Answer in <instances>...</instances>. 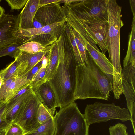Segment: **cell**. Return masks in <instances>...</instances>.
Returning <instances> with one entry per match:
<instances>
[{"instance_id": "1", "label": "cell", "mask_w": 135, "mask_h": 135, "mask_svg": "<svg viewBox=\"0 0 135 135\" xmlns=\"http://www.w3.org/2000/svg\"><path fill=\"white\" fill-rule=\"evenodd\" d=\"M86 57L87 62L76 68L75 101L88 98L108 100L112 91V75L104 72L86 50Z\"/></svg>"}, {"instance_id": "2", "label": "cell", "mask_w": 135, "mask_h": 135, "mask_svg": "<svg viewBox=\"0 0 135 135\" xmlns=\"http://www.w3.org/2000/svg\"><path fill=\"white\" fill-rule=\"evenodd\" d=\"M78 65L74 55L66 47L64 42L56 71L49 80L60 108L75 101V74Z\"/></svg>"}, {"instance_id": "3", "label": "cell", "mask_w": 135, "mask_h": 135, "mask_svg": "<svg viewBox=\"0 0 135 135\" xmlns=\"http://www.w3.org/2000/svg\"><path fill=\"white\" fill-rule=\"evenodd\" d=\"M108 32L107 43L109 58L113 68V84H122V68L120 56V31L124 25L121 19L122 7L116 0H107Z\"/></svg>"}, {"instance_id": "4", "label": "cell", "mask_w": 135, "mask_h": 135, "mask_svg": "<svg viewBox=\"0 0 135 135\" xmlns=\"http://www.w3.org/2000/svg\"><path fill=\"white\" fill-rule=\"evenodd\" d=\"M53 119V135H89V126L75 102L60 108Z\"/></svg>"}, {"instance_id": "5", "label": "cell", "mask_w": 135, "mask_h": 135, "mask_svg": "<svg viewBox=\"0 0 135 135\" xmlns=\"http://www.w3.org/2000/svg\"><path fill=\"white\" fill-rule=\"evenodd\" d=\"M87 123L89 126L112 119H119L123 122L131 121L128 109L122 108L113 103H104L95 102L87 105L84 114Z\"/></svg>"}, {"instance_id": "6", "label": "cell", "mask_w": 135, "mask_h": 135, "mask_svg": "<svg viewBox=\"0 0 135 135\" xmlns=\"http://www.w3.org/2000/svg\"><path fill=\"white\" fill-rule=\"evenodd\" d=\"M41 104L33 90L15 116L13 122L20 125L26 133L34 130L41 125L37 118L38 110Z\"/></svg>"}, {"instance_id": "7", "label": "cell", "mask_w": 135, "mask_h": 135, "mask_svg": "<svg viewBox=\"0 0 135 135\" xmlns=\"http://www.w3.org/2000/svg\"><path fill=\"white\" fill-rule=\"evenodd\" d=\"M107 0H77L69 6L80 19L108 21Z\"/></svg>"}, {"instance_id": "8", "label": "cell", "mask_w": 135, "mask_h": 135, "mask_svg": "<svg viewBox=\"0 0 135 135\" xmlns=\"http://www.w3.org/2000/svg\"><path fill=\"white\" fill-rule=\"evenodd\" d=\"M18 15L3 14L0 18V50L16 41Z\"/></svg>"}, {"instance_id": "9", "label": "cell", "mask_w": 135, "mask_h": 135, "mask_svg": "<svg viewBox=\"0 0 135 135\" xmlns=\"http://www.w3.org/2000/svg\"><path fill=\"white\" fill-rule=\"evenodd\" d=\"M80 20L88 33L99 46L102 53L105 55L108 50L107 43L108 21L97 19Z\"/></svg>"}, {"instance_id": "10", "label": "cell", "mask_w": 135, "mask_h": 135, "mask_svg": "<svg viewBox=\"0 0 135 135\" xmlns=\"http://www.w3.org/2000/svg\"><path fill=\"white\" fill-rule=\"evenodd\" d=\"M42 26L57 22L65 23L67 21L65 12L59 3L46 5L39 7L35 17Z\"/></svg>"}, {"instance_id": "11", "label": "cell", "mask_w": 135, "mask_h": 135, "mask_svg": "<svg viewBox=\"0 0 135 135\" xmlns=\"http://www.w3.org/2000/svg\"><path fill=\"white\" fill-rule=\"evenodd\" d=\"M48 46L44 51L32 54L19 50L16 57L19 62L17 72V78L21 77L31 70L40 61L42 60L52 47Z\"/></svg>"}, {"instance_id": "12", "label": "cell", "mask_w": 135, "mask_h": 135, "mask_svg": "<svg viewBox=\"0 0 135 135\" xmlns=\"http://www.w3.org/2000/svg\"><path fill=\"white\" fill-rule=\"evenodd\" d=\"M41 103L54 116L56 108L58 107L56 98L49 80L33 90Z\"/></svg>"}, {"instance_id": "13", "label": "cell", "mask_w": 135, "mask_h": 135, "mask_svg": "<svg viewBox=\"0 0 135 135\" xmlns=\"http://www.w3.org/2000/svg\"><path fill=\"white\" fill-rule=\"evenodd\" d=\"M66 15L68 23L86 43H88L96 50L100 51L96 42L88 33L82 22L75 12L69 6H62Z\"/></svg>"}, {"instance_id": "14", "label": "cell", "mask_w": 135, "mask_h": 135, "mask_svg": "<svg viewBox=\"0 0 135 135\" xmlns=\"http://www.w3.org/2000/svg\"><path fill=\"white\" fill-rule=\"evenodd\" d=\"M64 31L57 40L52 44L47 54L48 61L45 78L46 81L53 76L58 65L60 54L64 44Z\"/></svg>"}, {"instance_id": "15", "label": "cell", "mask_w": 135, "mask_h": 135, "mask_svg": "<svg viewBox=\"0 0 135 135\" xmlns=\"http://www.w3.org/2000/svg\"><path fill=\"white\" fill-rule=\"evenodd\" d=\"M40 0H28L18 15L19 28L27 29L33 28V20L36 13L40 7Z\"/></svg>"}, {"instance_id": "16", "label": "cell", "mask_w": 135, "mask_h": 135, "mask_svg": "<svg viewBox=\"0 0 135 135\" xmlns=\"http://www.w3.org/2000/svg\"><path fill=\"white\" fill-rule=\"evenodd\" d=\"M65 23L57 22L40 27L27 29L19 28L17 32V36L26 37L28 42L30 38L38 35L47 33H61L64 29Z\"/></svg>"}, {"instance_id": "17", "label": "cell", "mask_w": 135, "mask_h": 135, "mask_svg": "<svg viewBox=\"0 0 135 135\" xmlns=\"http://www.w3.org/2000/svg\"><path fill=\"white\" fill-rule=\"evenodd\" d=\"M86 50L88 51L97 65L104 73L113 75V68L112 64L106 55L100 51L96 50L88 43L86 45Z\"/></svg>"}, {"instance_id": "18", "label": "cell", "mask_w": 135, "mask_h": 135, "mask_svg": "<svg viewBox=\"0 0 135 135\" xmlns=\"http://www.w3.org/2000/svg\"><path fill=\"white\" fill-rule=\"evenodd\" d=\"M33 91L32 89H31L19 97L7 102L6 116L8 122H12L13 121L15 115L20 109L25 100Z\"/></svg>"}, {"instance_id": "19", "label": "cell", "mask_w": 135, "mask_h": 135, "mask_svg": "<svg viewBox=\"0 0 135 135\" xmlns=\"http://www.w3.org/2000/svg\"><path fill=\"white\" fill-rule=\"evenodd\" d=\"M131 27L127 51L123 60V67L128 65H135V17H133Z\"/></svg>"}, {"instance_id": "20", "label": "cell", "mask_w": 135, "mask_h": 135, "mask_svg": "<svg viewBox=\"0 0 135 135\" xmlns=\"http://www.w3.org/2000/svg\"><path fill=\"white\" fill-rule=\"evenodd\" d=\"M30 83V81L25 77L15 78L7 89L3 98L2 100V102H8L14 94Z\"/></svg>"}, {"instance_id": "21", "label": "cell", "mask_w": 135, "mask_h": 135, "mask_svg": "<svg viewBox=\"0 0 135 135\" xmlns=\"http://www.w3.org/2000/svg\"><path fill=\"white\" fill-rule=\"evenodd\" d=\"M123 93L125 97L127 106L130 114L135 111V91L131 85L124 79H122Z\"/></svg>"}, {"instance_id": "22", "label": "cell", "mask_w": 135, "mask_h": 135, "mask_svg": "<svg viewBox=\"0 0 135 135\" xmlns=\"http://www.w3.org/2000/svg\"><path fill=\"white\" fill-rule=\"evenodd\" d=\"M48 59L45 57L42 61V66L35 73L30 83L33 90L46 81L45 76L48 64Z\"/></svg>"}, {"instance_id": "23", "label": "cell", "mask_w": 135, "mask_h": 135, "mask_svg": "<svg viewBox=\"0 0 135 135\" xmlns=\"http://www.w3.org/2000/svg\"><path fill=\"white\" fill-rule=\"evenodd\" d=\"M17 40L10 45L0 50V57L6 56H9L15 59L17 52L20 50L19 47L27 42L24 37H18Z\"/></svg>"}, {"instance_id": "24", "label": "cell", "mask_w": 135, "mask_h": 135, "mask_svg": "<svg viewBox=\"0 0 135 135\" xmlns=\"http://www.w3.org/2000/svg\"><path fill=\"white\" fill-rule=\"evenodd\" d=\"M53 118L41 125L34 130L25 135H53L55 132Z\"/></svg>"}, {"instance_id": "25", "label": "cell", "mask_w": 135, "mask_h": 135, "mask_svg": "<svg viewBox=\"0 0 135 135\" xmlns=\"http://www.w3.org/2000/svg\"><path fill=\"white\" fill-rule=\"evenodd\" d=\"M62 33H47L38 35L30 38L28 40V42L32 41L37 42L41 44L43 46L47 47L56 42Z\"/></svg>"}, {"instance_id": "26", "label": "cell", "mask_w": 135, "mask_h": 135, "mask_svg": "<svg viewBox=\"0 0 135 135\" xmlns=\"http://www.w3.org/2000/svg\"><path fill=\"white\" fill-rule=\"evenodd\" d=\"M19 62L17 59L11 62L6 68L0 71V76L3 80L13 78H17V72Z\"/></svg>"}, {"instance_id": "27", "label": "cell", "mask_w": 135, "mask_h": 135, "mask_svg": "<svg viewBox=\"0 0 135 135\" xmlns=\"http://www.w3.org/2000/svg\"><path fill=\"white\" fill-rule=\"evenodd\" d=\"M48 46L45 47L38 42L32 41L24 43L19 47V48L27 53L33 54L44 51Z\"/></svg>"}, {"instance_id": "28", "label": "cell", "mask_w": 135, "mask_h": 135, "mask_svg": "<svg viewBox=\"0 0 135 135\" xmlns=\"http://www.w3.org/2000/svg\"><path fill=\"white\" fill-rule=\"evenodd\" d=\"M135 65L129 64L123 67L122 70V78L129 83L135 89Z\"/></svg>"}, {"instance_id": "29", "label": "cell", "mask_w": 135, "mask_h": 135, "mask_svg": "<svg viewBox=\"0 0 135 135\" xmlns=\"http://www.w3.org/2000/svg\"><path fill=\"white\" fill-rule=\"evenodd\" d=\"M7 102L3 103L2 100H0V130L7 131L11 123L7 119L6 110Z\"/></svg>"}, {"instance_id": "30", "label": "cell", "mask_w": 135, "mask_h": 135, "mask_svg": "<svg viewBox=\"0 0 135 135\" xmlns=\"http://www.w3.org/2000/svg\"><path fill=\"white\" fill-rule=\"evenodd\" d=\"M53 116L44 106L41 103L38 108L37 113L38 121L41 125L53 118Z\"/></svg>"}, {"instance_id": "31", "label": "cell", "mask_w": 135, "mask_h": 135, "mask_svg": "<svg viewBox=\"0 0 135 135\" xmlns=\"http://www.w3.org/2000/svg\"><path fill=\"white\" fill-rule=\"evenodd\" d=\"M74 35L79 40L78 43L77 44L83 63L87 62L86 57V46L87 43L85 42L83 38L73 28Z\"/></svg>"}, {"instance_id": "32", "label": "cell", "mask_w": 135, "mask_h": 135, "mask_svg": "<svg viewBox=\"0 0 135 135\" xmlns=\"http://www.w3.org/2000/svg\"><path fill=\"white\" fill-rule=\"evenodd\" d=\"M127 127L120 123L110 126L109 128L110 135H129L127 132Z\"/></svg>"}, {"instance_id": "33", "label": "cell", "mask_w": 135, "mask_h": 135, "mask_svg": "<svg viewBox=\"0 0 135 135\" xmlns=\"http://www.w3.org/2000/svg\"><path fill=\"white\" fill-rule=\"evenodd\" d=\"M26 134L20 125L13 122L7 130L4 135H25Z\"/></svg>"}, {"instance_id": "34", "label": "cell", "mask_w": 135, "mask_h": 135, "mask_svg": "<svg viewBox=\"0 0 135 135\" xmlns=\"http://www.w3.org/2000/svg\"><path fill=\"white\" fill-rule=\"evenodd\" d=\"M28 0H6L12 10H19L25 5Z\"/></svg>"}, {"instance_id": "35", "label": "cell", "mask_w": 135, "mask_h": 135, "mask_svg": "<svg viewBox=\"0 0 135 135\" xmlns=\"http://www.w3.org/2000/svg\"><path fill=\"white\" fill-rule=\"evenodd\" d=\"M15 78H9L3 81L0 89V100L3 99L8 88Z\"/></svg>"}, {"instance_id": "36", "label": "cell", "mask_w": 135, "mask_h": 135, "mask_svg": "<svg viewBox=\"0 0 135 135\" xmlns=\"http://www.w3.org/2000/svg\"><path fill=\"white\" fill-rule=\"evenodd\" d=\"M31 89H32L30 85V83L27 84L17 92L14 94L8 101L13 100L19 97L26 92Z\"/></svg>"}, {"instance_id": "37", "label": "cell", "mask_w": 135, "mask_h": 135, "mask_svg": "<svg viewBox=\"0 0 135 135\" xmlns=\"http://www.w3.org/2000/svg\"><path fill=\"white\" fill-rule=\"evenodd\" d=\"M60 1V0H40V7L52 3H59Z\"/></svg>"}, {"instance_id": "38", "label": "cell", "mask_w": 135, "mask_h": 135, "mask_svg": "<svg viewBox=\"0 0 135 135\" xmlns=\"http://www.w3.org/2000/svg\"><path fill=\"white\" fill-rule=\"evenodd\" d=\"M130 4L131 11L133 13V17H135V0H129Z\"/></svg>"}, {"instance_id": "39", "label": "cell", "mask_w": 135, "mask_h": 135, "mask_svg": "<svg viewBox=\"0 0 135 135\" xmlns=\"http://www.w3.org/2000/svg\"><path fill=\"white\" fill-rule=\"evenodd\" d=\"M77 0H60L59 3H63L64 5H69L70 4L74 3L77 1Z\"/></svg>"}, {"instance_id": "40", "label": "cell", "mask_w": 135, "mask_h": 135, "mask_svg": "<svg viewBox=\"0 0 135 135\" xmlns=\"http://www.w3.org/2000/svg\"><path fill=\"white\" fill-rule=\"evenodd\" d=\"M1 0H0V1ZM5 11L4 9L0 5V18L2 15L4 13Z\"/></svg>"}, {"instance_id": "41", "label": "cell", "mask_w": 135, "mask_h": 135, "mask_svg": "<svg viewBox=\"0 0 135 135\" xmlns=\"http://www.w3.org/2000/svg\"><path fill=\"white\" fill-rule=\"evenodd\" d=\"M6 132L5 130H0V135H4Z\"/></svg>"}, {"instance_id": "42", "label": "cell", "mask_w": 135, "mask_h": 135, "mask_svg": "<svg viewBox=\"0 0 135 135\" xmlns=\"http://www.w3.org/2000/svg\"><path fill=\"white\" fill-rule=\"evenodd\" d=\"M3 82V79L2 77L0 76V89L1 86Z\"/></svg>"}]
</instances>
